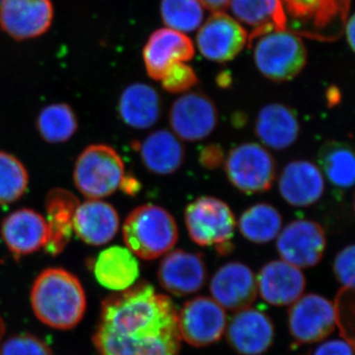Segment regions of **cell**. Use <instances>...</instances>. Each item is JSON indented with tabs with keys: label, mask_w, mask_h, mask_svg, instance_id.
I'll list each match as a JSON object with an SVG mask.
<instances>
[{
	"label": "cell",
	"mask_w": 355,
	"mask_h": 355,
	"mask_svg": "<svg viewBox=\"0 0 355 355\" xmlns=\"http://www.w3.org/2000/svg\"><path fill=\"white\" fill-rule=\"evenodd\" d=\"M202 7L209 9L212 12H223L227 8L230 0H198Z\"/></svg>",
	"instance_id": "obj_40"
},
{
	"label": "cell",
	"mask_w": 355,
	"mask_h": 355,
	"mask_svg": "<svg viewBox=\"0 0 355 355\" xmlns=\"http://www.w3.org/2000/svg\"><path fill=\"white\" fill-rule=\"evenodd\" d=\"M254 60L259 71L275 83L295 78L307 64V50L302 39L292 32L275 31L259 37Z\"/></svg>",
	"instance_id": "obj_6"
},
{
	"label": "cell",
	"mask_w": 355,
	"mask_h": 355,
	"mask_svg": "<svg viewBox=\"0 0 355 355\" xmlns=\"http://www.w3.org/2000/svg\"><path fill=\"white\" fill-rule=\"evenodd\" d=\"M308 355H354V347L343 340H328Z\"/></svg>",
	"instance_id": "obj_38"
},
{
	"label": "cell",
	"mask_w": 355,
	"mask_h": 355,
	"mask_svg": "<svg viewBox=\"0 0 355 355\" xmlns=\"http://www.w3.org/2000/svg\"><path fill=\"white\" fill-rule=\"evenodd\" d=\"M160 12L165 24L180 33L196 31L205 16L198 0H162Z\"/></svg>",
	"instance_id": "obj_33"
},
{
	"label": "cell",
	"mask_w": 355,
	"mask_h": 355,
	"mask_svg": "<svg viewBox=\"0 0 355 355\" xmlns=\"http://www.w3.org/2000/svg\"><path fill=\"white\" fill-rule=\"evenodd\" d=\"M229 4L236 19L253 28L248 38L250 44L268 33L286 29L282 0H230Z\"/></svg>",
	"instance_id": "obj_27"
},
{
	"label": "cell",
	"mask_w": 355,
	"mask_h": 355,
	"mask_svg": "<svg viewBox=\"0 0 355 355\" xmlns=\"http://www.w3.org/2000/svg\"><path fill=\"white\" fill-rule=\"evenodd\" d=\"M94 273L98 282L106 288L125 291L139 277V261L128 248L110 247L98 256Z\"/></svg>",
	"instance_id": "obj_28"
},
{
	"label": "cell",
	"mask_w": 355,
	"mask_h": 355,
	"mask_svg": "<svg viewBox=\"0 0 355 355\" xmlns=\"http://www.w3.org/2000/svg\"><path fill=\"white\" fill-rule=\"evenodd\" d=\"M0 355H53L51 347L41 338L29 335L11 336L0 345Z\"/></svg>",
	"instance_id": "obj_35"
},
{
	"label": "cell",
	"mask_w": 355,
	"mask_h": 355,
	"mask_svg": "<svg viewBox=\"0 0 355 355\" xmlns=\"http://www.w3.org/2000/svg\"><path fill=\"white\" fill-rule=\"evenodd\" d=\"M1 236L10 253L18 260L46 246L48 223L35 210L18 209L2 221Z\"/></svg>",
	"instance_id": "obj_18"
},
{
	"label": "cell",
	"mask_w": 355,
	"mask_h": 355,
	"mask_svg": "<svg viewBox=\"0 0 355 355\" xmlns=\"http://www.w3.org/2000/svg\"><path fill=\"white\" fill-rule=\"evenodd\" d=\"M181 340L174 303L146 282L103 301L93 336L99 355H179Z\"/></svg>",
	"instance_id": "obj_1"
},
{
	"label": "cell",
	"mask_w": 355,
	"mask_h": 355,
	"mask_svg": "<svg viewBox=\"0 0 355 355\" xmlns=\"http://www.w3.org/2000/svg\"><path fill=\"white\" fill-rule=\"evenodd\" d=\"M31 304L42 323L58 330H70L85 314V291L71 272L60 268H46L33 284Z\"/></svg>",
	"instance_id": "obj_2"
},
{
	"label": "cell",
	"mask_w": 355,
	"mask_h": 355,
	"mask_svg": "<svg viewBox=\"0 0 355 355\" xmlns=\"http://www.w3.org/2000/svg\"><path fill=\"white\" fill-rule=\"evenodd\" d=\"M36 127L42 139L49 144H64L78 130V121L73 109L65 103L48 105L41 110Z\"/></svg>",
	"instance_id": "obj_31"
},
{
	"label": "cell",
	"mask_w": 355,
	"mask_h": 355,
	"mask_svg": "<svg viewBox=\"0 0 355 355\" xmlns=\"http://www.w3.org/2000/svg\"><path fill=\"white\" fill-rule=\"evenodd\" d=\"M354 245L343 248L334 261V272L343 287L354 288Z\"/></svg>",
	"instance_id": "obj_37"
},
{
	"label": "cell",
	"mask_w": 355,
	"mask_h": 355,
	"mask_svg": "<svg viewBox=\"0 0 355 355\" xmlns=\"http://www.w3.org/2000/svg\"><path fill=\"white\" fill-rule=\"evenodd\" d=\"M162 114V100L157 91L146 83H133L121 92L119 114L128 127L147 130L156 125Z\"/></svg>",
	"instance_id": "obj_24"
},
{
	"label": "cell",
	"mask_w": 355,
	"mask_h": 355,
	"mask_svg": "<svg viewBox=\"0 0 355 355\" xmlns=\"http://www.w3.org/2000/svg\"><path fill=\"white\" fill-rule=\"evenodd\" d=\"M226 327L225 310L212 298L200 296L193 299L178 312L180 336L193 347L216 343L225 333Z\"/></svg>",
	"instance_id": "obj_9"
},
{
	"label": "cell",
	"mask_w": 355,
	"mask_h": 355,
	"mask_svg": "<svg viewBox=\"0 0 355 355\" xmlns=\"http://www.w3.org/2000/svg\"><path fill=\"white\" fill-rule=\"evenodd\" d=\"M160 81L166 91L180 94L197 85L198 78L195 70L190 65L177 62L167 69Z\"/></svg>",
	"instance_id": "obj_36"
},
{
	"label": "cell",
	"mask_w": 355,
	"mask_h": 355,
	"mask_svg": "<svg viewBox=\"0 0 355 355\" xmlns=\"http://www.w3.org/2000/svg\"><path fill=\"white\" fill-rule=\"evenodd\" d=\"M195 55V48L183 33L172 29H159L149 37L144 49L147 74L161 80L165 72L177 62H189Z\"/></svg>",
	"instance_id": "obj_19"
},
{
	"label": "cell",
	"mask_w": 355,
	"mask_h": 355,
	"mask_svg": "<svg viewBox=\"0 0 355 355\" xmlns=\"http://www.w3.org/2000/svg\"><path fill=\"white\" fill-rule=\"evenodd\" d=\"M217 81H218L220 86H224V83H226V86H228L230 78H229L228 74H226V76H224V74H220L218 78H217Z\"/></svg>",
	"instance_id": "obj_43"
},
{
	"label": "cell",
	"mask_w": 355,
	"mask_h": 355,
	"mask_svg": "<svg viewBox=\"0 0 355 355\" xmlns=\"http://www.w3.org/2000/svg\"><path fill=\"white\" fill-rule=\"evenodd\" d=\"M243 237L256 244H266L279 236L282 216L268 203H257L243 212L238 222Z\"/></svg>",
	"instance_id": "obj_30"
},
{
	"label": "cell",
	"mask_w": 355,
	"mask_h": 355,
	"mask_svg": "<svg viewBox=\"0 0 355 355\" xmlns=\"http://www.w3.org/2000/svg\"><path fill=\"white\" fill-rule=\"evenodd\" d=\"M254 132L263 146L273 150H284L298 139L300 123L293 110L280 103H272L259 112Z\"/></svg>",
	"instance_id": "obj_23"
},
{
	"label": "cell",
	"mask_w": 355,
	"mask_h": 355,
	"mask_svg": "<svg viewBox=\"0 0 355 355\" xmlns=\"http://www.w3.org/2000/svg\"><path fill=\"white\" fill-rule=\"evenodd\" d=\"M77 190L90 200L113 195L125 181V164L120 154L106 144L86 147L73 170Z\"/></svg>",
	"instance_id": "obj_4"
},
{
	"label": "cell",
	"mask_w": 355,
	"mask_h": 355,
	"mask_svg": "<svg viewBox=\"0 0 355 355\" xmlns=\"http://www.w3.org/2000/svg\"><path fill=\"white\" fill-rule=\"evenodd\" d=\"M336 324L340 329L343 340L354 345V288L343 287L336 295L335 302Z\"/></svg>",
	"instance_id": "obj_34"
},
{
	"label": "cell",
	"mask_w": 355,
	"mask_h": 355,
	"mask_svg": "<svg viewBox=\"0 0 355 355\" xmlns=\"http://www.w3.org/2000/svg\"><path fill=\"white\" fill-rule=\"evenodd\" d=\"M279 189L282 198L292 207H311L324 195L323 174L310 161H292L280 174Z\"/></svg>",
	"instance_id": "obj_22"
},
{
	"label": "cell",
	"mask_w": 355,
	"mask_h": 355,
	"mask_svg": "<svg viewBox=\"0 0 355 355\" xmlns=\"http://www.w3.org/2000/svg\"><path fill=\"white\" fill-rule=\"evenodd\" d=\"M144 167L156 175H171L183 165L184 147L174 133L166 130L151 132L139 146Z\"/></svg>",
	"instance_id": "obj_25"
},
{
	"label": "cell",
	"mask_w": 355,
	"mask_h": 355,
	"mask_svg": "<svg viewBox=\"0 0 355 355\" xmlns=\"http://www.w3.org/2000/svg\"><path fill=\"white\" fill-rule=\"evenodd\" d=\"M327 97H328V101L329 103H331V106H333L334 104H336L338 101H340V90H338V88L336 87H331L330 88V90L328 91V93H327Z\"/></svg>",
	"instance_id": "obj_42"
},
{
	"label": "cell",
	"mask_w": 355,
	"mask_h": 355,
	"mask_svg": "<svg viewBox=\"0 0 355 355\" xmlns=\"http://www.w3.org/2000/svg\"><path fill=\"white\" fill-rule=\"evenodd\" d=\"M53 19L51 0H0V28L15 41L38 38Z\"/></svg>",
	"instance_id": "obj_13"
},
{
	"label": "cell",
	"mask_w": 355,
	"mask_h": 355,
	"mask_svg": "<svg viewBox=\"0 0 355 355\" xmlns=\"http://www.w3.org/2000/svg\"><path fill=\"white\" fill-rule=\"evenodd\" d=\"M184 223L193 242L202 247L216 246L223 253L231 246L236 219L230 207L212 197H200L184 210Z\"/></svg>",
	"instance_id": "obj_7"
},
{
	"label": "cell",
	"mask_w": 355,
	"mask_h": 355,
	"mask_svg": "<svg viewBox=\"0 0 355 355\" xmlns=\"http://www.w3.org/2000/svg\"><path fill=\"white\" fill-rule=\"evenodd\" d=\"M229 182L247 195L270 190L277 175L275 161L265 147L253 142L240 144L225 160Z\"/></svg>",
	"instance_id": "obj_8"
},
{
	"label": "cell",
	"mask_w": 355,
	"mask_h": 355,
	"mask_svg": "<svg viewBox=\"0 0 355 355\" xmlns=\"http://www.w3.org/2000/svg\"><path fill=\"white\" fill-rule=\"evenodd\" d=\"M178 237L176 220L159 205H140L123 222V242L135 256L144 260H155L171 251Z\"/></svg>",
	"instance_id": "obj_3"
},
{
	"label": "cell",
	"mask_w": 355,
	"mask_h": 355,
	"mask_svg": "<svg viewBox=\"0 0 355 355\" xmlns=\"http://www.w3.org/2000/svg\"><path fill=\"white\" fill-rule=\"evenodd\" d=\"M170 125L179 139L195 142L209 137L218 123L214 102L200 92L187 93L173 102Z\"/></svg>",
	"instance_id": "obj_10"
},
{
	"label": "cell",
	"mask_w": 355,
	"mask_h": 355,
	"mask_svg": "<svg viewBox=\"0 0 355 355\" xmlns=\"http://www.w3.org/2000/svg\"><path fill=\"white\" fill-rule=\"evenodd\" d=\"M209 289L212 299L224 310L236 312L251 307L258 295L254 272L238 261L219 268L212 277Z\"/></svg>",
	"instance_id": "obj_15"
},
{
	"label": "cell",
	"mask_w": 355,
	"mask_h": 355,
	"mask_svg": "<svg viewBox=\"0 0 355 355\" xmlns=\"http://www.w3.org/2000/svg\"><path fill=\"white\" fill-rule=\"evenodd\" d=\"M345 32H347V42H349L350 49L354 51L355 41V22L354 15L350 16L349 19L347 21V23H345Z\"/></svg>",
	"instance_id": "obj_41"
},
{
	"label": "cell",
	"mask_w": 355,
	"mask_h": 355,
	"mask_svg": "<svg viewBox=\"0 0 355 355\" xmlns=\"http://www.w3.org/2000/svg\"><path fill=\"white\" fill-rule=\"evenodd\" d=\"M248 42L246 30L237 20L224 12H216L198 31L200 53L216 62H226L239 55Z\"/></svg>",
	"instance_id": "obj_14"
},
{
	"label": "cell",
	"mask_w": 355,
	"mask_h": 355,
	"mask_svg": "<svg viewBox=\"0 0 355 355\" xmlns=\"http://www.w3.org/2000/svg\"><path fill=\"white\" fill-rule=\"evenodd\" d=\"M73 193L64 189H55L48 193L46 209L48 217L49 241L44 247L49 254L62 253L69 244L73 230V216L79 205Z\"/></svg>",
	"instance_id": "obj_26"
},
{
	"label": "cell",
	"mask_w": 355,
	"mask_h": 355,
	"mask_svg": "<svg viewBox=\"0 0 355 355\" xmlns=\"http://www.w3.org/2000/svg\"><path fill=\"white\" fill-rule=\"evenodd\" d=\"M205 279V261L200 254L191 252H168L159 266V282L165 291L176 296L189 295L200 291Z\"/></svg>",
	"instance_id": "obj_17"
},
{
	"label": "cell",
	"mask_w": 355,
	"mask_h": 355,
	"mask_svg": "<svg viewBox=\"0 0 355 355\" xmlns=\"http://www.w3.org/2000/svg\"><path fill=\"white\" fill-rule=\"evenodd\" d=\"M326 246L323 227L318 222L307 219L291 222L277 236V249L282 261L298 268L318 265Z\"/></svg>",
	"instance_id": "obj_11"
},
{
	"label": "cell",
	"mask_w": 355,
	"mask_h": 355,
	"mask_svg": "<svg viewBox=\"0 0 355 355\" xmlns=\"http://www.w3.org/2000/svg\"><path fill=\"white\" fill-rule=\"evenodd\" d=\"M120 228V216L111 203L90 200L77 205L73 231L79 239L91 246H102L114 239Z\"/></svg>",
	"instance_id": "obj_21"
},
{
	"label": "cell",
	"mask_w": 355,
	"mask_h": 355,
	"mask_svg": "<svg viewBox=\"0 0 355 355\" xmlns=\"http://www.w3.org/2000/svg\"><path fill=\"white\" fill-rule=\"evenodd\" d=\"M294 34L331 41L345 29L352 0H282Z\"/></svg>",
	"instance_id": "obj_5"
},
{
	"label": "cell",
	"mask_w": 355,
	"mask_h": 355,
	"mask_svg": "<svg viewBox=\"0 0 355 355\" xmlns=\"http://www.w3.org/2000/svg\"><path fill=\"white\" fill-rule=\"evenodd\" d=\"M256 279L261 298L275 306L292 305L305 291L306 279L300 268L282 260L266 263Z\"/></svg>",
	"instance_id": "obj_20"
},
{
	"label": "cell",
	"mask_w": 355,
	"mask_h": 355,
	"mask_svg": "<svg viewBox=\"0 0 355 355\" xmlns=\"http://www.w3.org/2000/svg\"><path fill=\"white\" fill-rule=\"evenodd\" d=\"M225 331L229 345L242 355L265 354L275 336V328L270 317L252 307L238 311Z\"/></svg>",
	"instance_id": "obj_16"
},
{
	"label": "cell",
	"mask_w": 355,
	"mask_h": 355,
	"mask_svg": "<svg viewBox=\"0 0 355 355\" xmlns=\"http://www.w3.org/2000/svg\"><path fill=\"white\" fill-rule=\"evenodd\" d=\"M289 331L301 343H315L328 338L336 328L333 302L311 293L301 296L288 313Z\"/></svg>",
	"instance_id": "obj_12"
},
{
	"label": "cell",
	"mask_w": 355,
	"mask_h": 355,
	"mask_svg": "<svg viewBox=\"0 0 355 355\" xmlns=\"http://www.w3.org/2000/svg\"><path fill=\"white\" fill-rule=\"evenodd\" d=\"M321 170L338 191L352 188L355 178V158L352 147L345 142L328 141L318 155Z\"/></svg>",
	"instance_id": "obj_29"
},
{
	"label": "cell",
	"mask_w": 355,
	"mask_h": 355,
	"mask_svg": "<svg viewBox=\"0 0 355 355\" xmlns=\"http://www.w3.org/2000/svg\"><path fill=\"white\" fill-rule=\"evenodd\" d=\"M29 175L19 159L0 151V205L20 200L27 191Z\"/></svg>",
	"instance_id": "obj_32"
},
{
	"label": "cell",
	"mask_w": 355,
	"mask_h": 355,
	"mask_svg": "<svg viewBox=\"0 0 355 355\" xmlns=\"http://www.w3.org/2000/svg\"><path fill=\"white\" fill-rule=\"evenodd\" d=\"M223 154L218 146H210L203 149L200 154V162L205 167L214 169L220 165Z\"/></svg>",
	"instance_id": "obj_39"
}]
</instances>
